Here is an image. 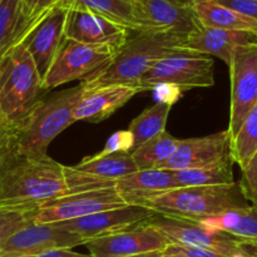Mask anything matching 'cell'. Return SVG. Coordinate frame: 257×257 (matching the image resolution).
<instances>
[{"label":"cell","instance_id":"obj_1","mask_svg":"<svg viewBox=\"0 0 257 257\" xmlns=\"http://www.w3.org/2000/svg\"><path fill=\"white\" fill-rule=\"evenodd\" d=\"M69 195L63 165L49 156L22 157L12 153L0 172V208L39 207Z\"/></svg>","mask_w":257,"mask_h":257},{"label":"cell","instance_id":"obj_2","mask_svg":"<svg viewBox=\"0 0 257 257\" xmlns=\"http://www.w3.org/2000/svg\"><path fill=\"white\" fill-rule=\"evenodd\" d=\"M43 87L32 57L18 42L0 58V124L14 130L42 102Z\"/></svg>","mask_w":257,"mask_h":257},{"label":"cell","instance_id":"obj_3","mask_svg":"<svg viewBox=\"0 0 257 257\" xmlns=\"http://www.w3.org/2000/svg\"><path fill=\"white\" fill-rule=\"evenodd\" d=\"M136 33V32H135ZM183 39L172 35L136 33L102 69L80 82L85 90L107 85H137L157 60L181 52Z\"/></svg>","mask_w":257,"mask_h":257},{"label":"cell","instance_id":"obj_4","mask_svg":"<svg viewBox=\"0 0 257 257\" xmlns=\"http://www.w3.org/2000/svg\"><path fill=\"white\" fill-rule=\"evenodd\" d=\"M82 84L45 97L13 130L15 153L22 157H44L58 135L74 123L73 113L83 94Z\"/></svg>","mask_w":257,"mask_h":257},{"label":"cell","instance_id":"obj_5","mask_svg":"<svg viewBox=\"0 0 257 257\" xmlns=\"http://www.w3.org/2000/svg\"><path fill=\"white\" fill-rule=\"evenodd\" d=\"M240 182L221 186L181 187L152 196L140 206L172 217L200 221L236 208L250 206Z\"/></svg>","mask_w":257,"mask_h":257},{"label":"cell","instance_id":"obj_6","mask_svg":"<svg viewBox=\"0 0 257 257\" xmlns=\"http://www.w3.org/2000/svg\"><path fill=\"white\" fill-rule=\"evenodd\" d=\"M145 225L160 231L170 243L205 248L225 257H257L256 241H246L225 232L208 231L197 221L153 213Z\"/></svg>","mask_w":257,"mask_h":257},{"label":"cell","instance_id":"obj_7","mask_svg":"<svg viewBox=\"0 0 257 257\" xmlns=\"http://www.w3.org/2000/svg\"><path fill=\"white\" fill-rule=\"evenodd\" d=\"M215 62L210 55L192 52H175L157 60L140 82L142 92L158 84H173L181 90L208 88L215 84Z\"/></svg>","mask_w":257,"mask_h":257},{"label":"cell","instance_id":"obj_8","mask_svg":"<svg viewBox=\"0 0 257 257\" xmlns=\"http://www.w3.org/2000/svg\"><path fill=\"white\" fill-rule=\"evenodd\" d=\"M118 49L107 45H89L64 38L53 64L48 70L43 87L50 90L59 85L80 82L107 65Z\"/></svg>","mask_w":257,"mask_h":257},{"label":"cell","instance_id":"obj_9","mask_svg":"<svg viewBox=\"0 0 257 257\" xmlns=\"http://www.w3.org/2000/svg\"><path fill=\"white\" fill-rule=\"evenodd\" d=\"M138 171L131 152L85 157L75 166H63L69 193L114 188L118 180Z\"/></svg>","mask_w":257,"mask_h":257},{"label":"cell","instance_id":"obj_10","mask_svg":"<svg viewBox=\"0 0 257 257\" xmlns=\"http://www.w3.org/2000/svg\"><path fill=\"white\" fill-rule=\"evenodd\" d=\"M136 33L165 34L186 39L202 28L191 7L176 0H140L132 4Z\"/></svg>","mask_w":257,"mask_h":257},{"label":"cell","instance_id":"obj_11","mask_svg":"<svg viewBox=\"0 0 257 257\" xmlns=\"http://www.w3.org/2000/svg\"><path fill=\"white\" fill-rule=\"evenodd\" d=\"M124 206L127 203L115 188L69 193L42 203L35 213L34 223L45 225L65 222Z\"/></svg>","mask_w":257,"mask_h":257},{"label":"cell","instance_id":"obj_12","mask_svg":"<svg viewBox=\"0 0 257 257\" xmlns=\"http://www.w3.org/2000/svg\"><path fill=\"white\" fill-rule=\"evenodd\" d=\"M231 110L228 133L232 140L247 113L257 103V43L237 48L228 65Z\"/></svg>","mask_w":257,"mask_h":257},{"label":"cell","instance_id":"obj_13","mask_svg":"<svg viewBox=\"0 0 257 257\" xmlns=\"http://www.w3.org/2000/svg\"><path fill=\"white\" fill-rule=\"evenodd\" d=\"M67 9L55 5L40 18L20 42L32 57L42 82H44L58 49L64 39Z\"/></svg>","mask_w":257,"mask_h":257},{"label":"cell","instance_id":"obj_14","mask_svg":"<svg viewBox=\"0 0 257 257\" xmlns=\"http://www.w3.org/2000/svg\"><path fill=\"white\" fill-rule=\"evenodd\" d=\"M153 213L155 212L152 210L142 206L127 205L124 207L100 211L85 217L54 223V225L80 236L87 242L93 238L104 237L136 227L145 222Z\"/></svg>","mask_w":257,"mask_h":257},{"label":"cell","instance_id":"obj_15","mask_svg":"<svg viewBox=\"0 0 257 257\" xmlns=\"http://www.w3.org/2000/svg\"><path fill=\"white\" fill-rule=\"evenodd\" d=\"M167 245L170 242L160 231L143 222L130 230L93 238L84 243L92 257H130L161 252Z\"/></svg>","mask_w":257,"mask_h":257},{"label":"cell","instance_id":"obj_16","mask_svg":"<svg viewBox=\"0 0 257 257\" xmlns=\"http://www.w3.org/2000/svg\"><path fill=\"white\" fill-rule=\"evenodd\" d=\"M131 30L104 17L79 9H67L64 38L89 45H107L119 50Z\"/></svg>","mask_w":257,"mask_h":257},{"label":"cell","instance_id":"obj_17","mask_svg":"<svg viewBox=\"0 0 257 257\" xmlns=\"http://www.w3.org/2000/svg\"><path fill=\"white\" fill-rule=\"evenodd\" d=\"M85 240L54 223H30L15 232L0 247V255L37 256L57 248H73L84 245Z\"/></svg>","mask_w":257,"mask_h":257},{"label":"cell","instance_id":"obj_18","mask_svg":"<svg viewBox=\"0 0 257 257\" xmlns=\"http://www.w3.org/2000/svg\"><path fill=\"white\" fill-rule=\"evenodd\" d=\"M228 157H232L231 136L226 130L205 137L180 140L175 155L160 170H190L212 165Z\"/></svg>","mask_w":257,"mask_h":257},{"label":"cell","instance_id":"obj_19","mask_svg":"<svg viewBox=\"0 0 257 257\" xmlns=\"http://www.w3.org/2000/svg\"><path fill=\"white\" fill-rule=\"evenodd\" d=\"M255 43H257V33L255 32H238L202 27L183 39L180 44V49L217 57L230 65L231 58L237 48Z\"/></svg>","mask_w":257,"mask_h":257},{"label":"cell","instance_id":"obj_20","mask_svg":"<svg viewBox=\"0 0 257 257\" xmlns=\"http://www.w3.org/2000/svg\"><path fill=\"white\" fill-rule=\"evenodd\" d=\"M141 92L142 90L137 85H107L84 89L73 113V119L74 122H103Z\"/></svg>","mask_w":257,"mask_h":257},{"label":"cell","instance_id":"obj_21","mask_svg":"<svg viewBox=\"0 0 257 257\" xmlns=\"http://www.w3.org/2000/svg\"><path fill=\"white\" fill-rule=\"evenodd\" d=\"M115 191L122 196L127 205H138L152 196L176 190L177 182L171 171L143 170L136 171L115 183Z\"/></svg>","mask_w":257,"mask_h":257},{"label":"cell","instance_id":"obj_22","mask_svg":"<svg viewBox=\"0 0 257 257\" xmlns=\"http://www.w3.org/2000/svg\"><path fill=\"white\" fill-rule=\"evenodd\" d=\"M200 225L215 232H225L246 241H257V206L226 211L197 221Z\"/></svg>","mask_w":257,"mask_h":257},{"label":"cell","instance_id":"obj_23","mask_svg":"<svg viewBox=\"0 0 257 257\" xmlns=\"http://www.w3.org/2000/svg\"><path fill=\"white\" fill-rule=\"evenodd\" d=\"M192 9L198 22L205 28L257 33V20L216 2L197 3L193 5Z\"/></svg>","mask_w":257,"mask_h":257},{"label":"cell","instance_id":"obj_24","mask_svg":"<svg viewBox=\"0 0 257 257\" xmlns=\"http://www.w3.org/2000/svg\"><path fill=\"white\" fill-rule=\"evenodd\" d=\"M233 160L228 157L220 162L203 167L190 168V170L171 171L178 187H202V186L231 185L233 180Z\"/></svg>","mask_w":257,"mask_h":257},{"label":"cell","instance_id":"obj_25","mask_svg":"<svg viewBox=\"0 0 257 257\" xmlns=\"http://www.w3.org/2000/svg\"><path fill=\"white\" fill-rule=\"evenodd\" d=\"M58 4L64 9H79L94 13L123 25L131 32L137 30L132 4L123 0H59Z\"/></svg>","mask_w":257,"mask_h":257},{"label":"cell","instance_id":"obj_26","mask_svg":"<svg viewBox=\"0 0 257 257\" xmlns=\"http://www.w3.org/2000/svg\"><path fill=\"white\" fill-rule=\"evenodd\" d=\"M38 20L28 22L24 19L20 0H2L0 2V58L9 48L20 42Z\"/></svg>","mask_w":257,"mask_h":257},{"label":"cell","instance_id":"obj_27","mask_svg":"<svg viewBox=\"0 0 257 257\" xmlns=\"http://www.w3.org/2000/svg\"><path fill=\"white\" fill-rule=\"evenodd\" d=\"M180 140L165 131L157 137L152 138L145 145L135 148L132 155L138 171L160 170L175 155Z\"/></svg>","mask_w":257,"mask_h":257},{"label":"cell","instance_id":"obj_28","mask_svg":"<svg viewBox=\"0 0 257 257\" xmlns=\"http://www.w3.org/2000/svg\"><path fill=\"white\" fill-rule=\"evenodd\" d=\"M171 107L172 105L167 103L157 102L152 107L143 110L138 117H136L131 122L128 131L132 133L133 140H135V148H138L165 132Z\"/></svg>","mask_w":257,"mask_h":257},{"label":"cell","instance_id":"obj_29","mask_svg":"<svg viewBox=\"0 0 257 257\" xmlns=\"http://www.w3.org/2000/svg\"><path fill=\"white\" fill-rule=\"evenodd\" d=\"M257 152V103L247 113L237 133L231 140L233 163L242 170Z\"/></svg>","mask_w":257,"mask_h":257},{"label":"cell","instance_id":"obj_30","mask_svg":"<svg viewBox=\"0 0 257 257\" xmlns=\"http://www.w3.org/2000/svg\"><path fill=\"white\" fill-rule=\"evenodd\" d=\"M38 207L0 208V247L19 230L34 222Z\"/></svg>","mask_w":257,"mask_h":257},{"label":"cell","instance_id":"obj_31","mask_svg":"<svg viewBox=\"0 0 257 257\" xmlns=\"http://www.w3.org/2000/svg\"><path fill=\"white\" fill-rule=\"evenodd\" d=\"M240 185L243 191V195L247 198L251 205L257 206V152L255 153L250 162L241 170Z\"/></svg>","mask_w":257,"mask_h":257},{"label":"cell","instance_id":"obj_32","mask_svg":"<svg viewBox=\"0 0 257 257\" xmlns=\"http://www.w3.org/2000/svg\"><path fill=\"white\" fill-rule=\"evenodd\" d=\"M59 0H20L22 14L28 22H34L52 10Z\"/></svg>","mask_w":257,"mask_h":257},{"label":"cell","instance_id":"obj_33","mask_svg":"<svg viewBox=\"0 0 257 257\" xmlns=\"http://www.w3.org/2000/svg\"><path fill=\"white\" fill-rule=\"evenodd\" d=\"M133 148H135V140H133L132 133L128 130L118 131L108 138L104 148L100 153L110 155V153L117 152H130Z\"/></svg>","mask_w":257,"mask_h":257},{"label":"cell","instance_id":"obj_34","mask_svg":"<svg viewBox=\"0 0 257 257\" xmlns=\"http://www.w3.org/2000/svg\"><path fill=\"white\" fill-rule=\"evenodd\" d=\"M162 257H225L220 253H216L213 251L205 250V248L190 247V246L176 245L170 243L161 251Z\"/></svg>","mask_w":257,"mask_h":257},{"label":"cell","instance_id":"obj_35","mask_svg":"<svg viewBox=\"0 0 257 257\" xmlns=\"http://www.w3.org/2000/svg\"><path fill=\"white\" fill-rule=\"evenodd\" d=\"M213 2L257 20V0H213Z\"/></svg>","mask_w":257,"mask_h":257},{"label":"cell","instance_id":"obj_36","mask_svg":"<svg viewBox=\"0 0 257 257\" xmlns=\"http://www.w3.org/2000/svg\"><path fill=\"white\" fill-rule=\"evenodd\" d=\"M153 92H155L156 97H157L158 102L167 103V104L173 105L177 100H180V98L182 97L183 90H181L180 88L176 87L173 84H158L153 88Z\"/></svg>","mask_w":257,"mask_h":257},{"label":"cell","instance_id":"obj_37","mask_svg":"<svg viewBox=\"0 0 257 257\" xmlns=\"http://www.w3.org/2000/svg\"><path fill=\"white\" fill-rule=\"evenodd\" d=\"M14 151L15 145L13 130L3 128V130L0 131V172H2V168L4 167L8 158L12 156V153L14 152Z\"/></svg>","mask_w":257,"mask_h":257},{"label":"cell","instance_id":"obj_38","mask_svg":"<svg viewBox=\"0 0 257 257\" xmlns=\"http://www.w3.org/2000/svg\"><path fill=\"white\" fill-rule=\"evenodd\" d=\"M33 257H92L90 255H84L73 251L72 248H57V250H50L47 252H43L40 255Z\"/></svg>","mask_w":257,"mask_h":257},{"label":"cell","instance_id":"obj_39","mask_svg":"<svg viewBox=\"0 0 257 257\" xmlns=\"http://www.w3.org/2000/svg\"><path fill=\"white\" fill-rule=\"evenodd\" d=\"M180 4L186 5V7H191L192 8L193 5L197 4V3H203V2H213V0H176Z\"/></svg>","mask_w":257,"mask_h":257},{"label":"cell","instance_id":"obj_40","mask_svg":"<svg viewBox=\"0 0 257 257\" xmlns=\"http://www.w3.org/2000/svg\"><path fill=\"white\" fill-rule=\"evenodd\" d=\"M161 255L160 251L157 252H150V253H143V255H136V256H130V257H158Z\"/></svg>","mask_w":257,"mask_h":257},{"label":"cell","instance_id":"obj_41","mask_svg":"<svg viewBox=\"0 0 257 257\" xmlns=\"http://www.w3.org/2000/svg\"><path fill=\"white\" fill-rule=\"evenodd\" d=\"M0 257H33L27 255H0Z\"/></svg>","mask_w":257,"mask_h":257},{"label":"cell","instance_id":"obj_42","mask_svg":"<svg viewBox=\"0 0 257 257\" xmlns=\"http://www.w3.org/2000/svg\"><path fill=\"white\" fill-rule=\"evenodd\" d=\"M123 2H127V3H131V4H135V3L140 2V0H123Z\"/></svg>","mask_w":257,"mask_h":257},{"label":"cell","instance_id":"obj_43","mask_svg":"<svg viewBox=\"0 0 257 257\" xmlns=\"http://www.w3.org/2000/svg\"><path fill=\"white\" fill-rule=\"evenodd\" d=\"M233 257H245V256H242V255H236V256H233Z\"/></svg>","mask_w":257,"mask_h":257},{"label":"cell","instance_id":"obj_44","mask_svg":"<svg viewBox=\"0 0 257 257\" xmlns=\"http://www.w3.org/2000/svg\"><path fill=\"white\" fill-rule=\"evenodd\" d=\"M3 130V127H2V124H0V131H2Z\"/></svg>","mask_w":257,"mask_h":257},{"label":"cell","instance_id":"obj_45","mask_svg":"<svg viewBox=\"0 0 257 257\" xmlns=\"http://www.w3.org/2000/svg\"><path fill=\"white\" fill-rule=\"evenodd\" d=\"M158 257H162V256H161V255H160V256H158Z\"/></svg>","mask_w":257,"mask_h":257},{"label":"cell","instance_id":"obj_46","mask_svg":"<svg viewBox=\"0 0 257 257\" xmlns=\"http://www.w3.org/2000/svg\"><path fill=\"white\" fill-rule=\"evenodd\" d=\"M256 245H257V241H256Z\"/></svg>","mask_w":257,"mask_h":257},{"label":"cell","instance_id":"obj_47","mask_svg":"<svg viewBox=\"0 0 257 257\" xmlns=\"http://www.w3.org/2000/svg\"><path fill=\"white\" fill-rule=\"evenodd\" d=\"M0 2H2V0H0Z\"/></svg>","mask_w":257,"mask_h":257}]
</instances>
